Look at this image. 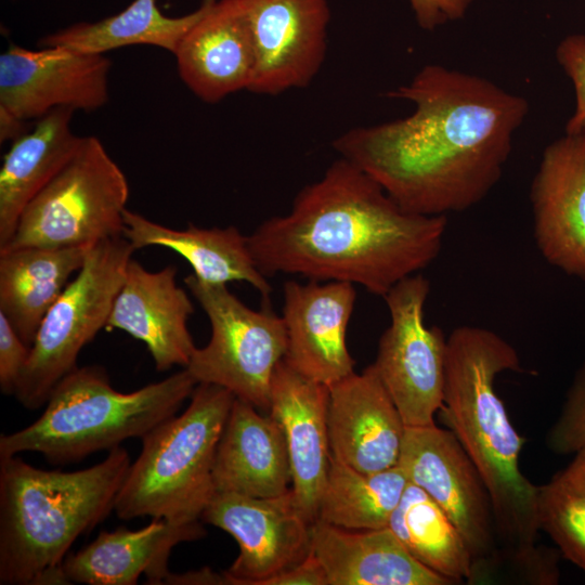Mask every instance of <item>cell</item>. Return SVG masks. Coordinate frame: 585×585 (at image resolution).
Wrapping results in <instances>:
<instances>
[{"label": "cell", "instance_id": "9c48e42d", "mask_svg": "<svg viewBox=\"0 0 585 585\" xmlns=\"http://www.w3.org/2000/svg\"><path fill=\"white\" fill-rule=\"evenodd\" d=\"M184 283L211 327L208 343L195 349L185 368L197 384L220 386L269 411L272 377L287 351L283 317L268 308L247 307L226 285L208 284L194 274Z\"/></svg>", "mask_w": 585, "mask_h": 585}, {"label": "cell", "instance_id": "6da1fadb", "mask_svg": "<svg viewBox=\"0 0 585 585\" xmlns=\"http://www.w3.org/2000/svg\"><path fill=\"white\" fill-rule=\"evenodd\" d=\"M387 96L412 102L414 112L350 129L333 146L403 209L421 216L465 211L484 199L530 109L525 98L486 78L438 64Z\"/></svg>", "mask_w": 585, "mask_h": 585}, {"label": "cell", "instance_id": "44dd1931", "mask_svg": "<svg viewBox=\"0 0 585 585\" xmlns=\"http://www.w3.org/2000/svg\"><path fill=\"white\" fill-rule=\"evenodd\" d=\"M205 535L199 521L153 518L139 530L102 531L89 545L66 556L62 570L68 584L133 585L142 574L148 584H165L172 549Z\"/></svg>", "mask_w": 585, "mask_h": 585}, {"label": "cell", "instance_id": "7402d4cb", "mask_svg": "<svg viewBox=\"0 0 585 585\" xmlns=\"http://www.w3.org/2000/svg\"><path fill=\"white\" fill-rule=\"evenodd\" d=\"M212 481L221 493L271 497L288 492L291 470L280 424L235 398L217 446Z\"/></svg>", "mask_w": 585, "mask_h": 585}, {"label": "cell", "instance_id": "1f68e13d", "mask_svg": "<svg viewBox=\"0 0 585 585\" xmlns=\"http://www.w3.org/2000/svg\"><path fill=\"white\" fill-rule=\"evenodd\" d=\"M547 444L556 454L585 458V362L573 377Z\"/></svg>", "mask_w": 585, "mask_h": 585}, {"label": "cell", "instance_id": "e0dca14e", "mask_svg": "<svg viewBox=\"0 0 585 585\" xmlns=\"http://www.w3.org/2000/svg\"><path fill=\"white\" fill-rule=\"evenodd\" d=\"M328 388L332 457L365 473L398 466L406 426L374 365Z\"/></svg>", "mask_w": 585, "mask_h": 585}, {"label": "cell", "instance_id": "d6a6232c", "mask_svg": "<svg viewBox=\"0 0 585 585\" xmlns=\"http://www.w3.org/2000/svg\"><path fill=\"white\" fill-rule=\"evenodd\" d=\"M556 60L575 91V109L566 125V132H585V35L564 37L556 48Z\"/></svg>", "mask_w": 585, "mask_h": 585}, {"label": "cell", "instance_id": "3957f363", "mask_svg": "<svg viewBox=\"0 0 585 585\" xmlns=\"http://www.w3.org/2000/svg\"><path fill=\"white\" fill-rule=\"evenodd\" d=\"M521 370L516 349L495 332L463 325L447 337L442 415L489 491L498 548L534 547L537 485L520 469L524 443L495 389L503 372Z\"/></svg>", "mask_w": 585, "mask_h": 585}, {"label": "cell", "instance_id": "2e32d148", "mask_svg": "<svg viewBox=\"0 0 585 585\" xmlns=\"http://www.w3.org/2000/svg\"><path fill=\"white\" fill-rule=\"evenodd\" d=\"M356 292L347 282L287 281L283 320L287 333L284 360L303 376L330 386L354 373L347 327Z\"/></svg>", "mask_w": 585, "mask_h": 585}, {"label": "cell", "instance_id": "8fae6325", "mask_svg": "<svg viewBox=\"0 0 585 585\" xmlns=\"http://www.w3.org/2000/svg\"><path fill=\"white\" fill-rule=\"evenodd\" d=\"M398 466L446 512L473 561L494 555L498 544L489 491L452 430L434 424L406 427Z\"/></svg>", "mask_w": 585, "mask_h": 585}, {"label": "cell", "instance_id": "277c9868", "mask_svg": "<svg viewBox=\"0 0 585 585\" xmlns=\"http://www.w3.org/2000/svg\"><path fill=\"white\" fill-rule=\"evenodd\" d=\"M130 465L122 446L70 472L0 457V584H68V549L114 510Z\"/></svg>", "mask_w": 585, "mask_h": 585}, {"label": "cell", "instance_id": "ffe728a7", "mask_svg": "<svg viewBox=\"0 0 585 585\" xmlns=\"http://www.w3.org/2000/svg\"><path fill=\"white\" fill-rule=\"evenodd\" d=\"M173 55L184 84L206 103L248 91L256 52L239 0H214L182 38Z\"/></svg>", "mask_w": 585, "mask_h": 585}, {"label": "cell", "instance_id": "d4e9b609", "mask_svg": "<svg viewBox=\"0 0 585 585\" xmlns=\"http://www.w3.org/2000/svg\"><path fill=\"white\" fill-rule=\"evenodd\" d=\"M123 236L134 250L148 246L169 248L183 257L202 282L227 285L243 281L269 298L271 286L258 269L247 236L235 226L200 229L193 224L174 230L126 209Z\"/></svg>", "mask_w": 585, "mask_h": 585}, {"label": "cell", "instance_id": "484cf974", "mask_svg": "<svg viewBox=\"0 0 585 585\" xmlns=\"http://www.w3.org/2000/svg\"><path fill=\"white\" fill-rule=\"evenodd\" d=\"M91 246L0 251V312L26 344L31 346L43 317L80 270Z\"/></svg>", "mask_w": 585, "mask_h": 585}, {"label": "cell", "instance_id": "4fadbf2b", "mask_svg": "<svg viewBox=\"0 0 585 585\" xmlns=\"http://www.w3.org/2000/svg\"><path fill=\"white\" fill-rule=\"evenodd\" d=\"M110 66L105 54L11 44L0 55V108L24 121L58 107L99 109L108 101Z\"/></svg>", "mask_w": 585, "mask_h": 585}, {"label": "cell", "instance_id": "74e56055", "mask_svg": "<svg viewBox=\"0 0 585 585\" xmlns=\"http://www.w3.org/2000/svg\"><path fill=\"white\" fill-rule=\"evenodd\" d=\"M26 122L9 112L0 108V140L1 142L8 140H16L25 134Z\"/></svg>", "mask_w": 585, "mask_h": 585}, {"label": "cell", "instance_id": "e575fe53", "mask_svg": "<svg viewBox=\"0 0 585 585\" xmlns=\"http://www.w3.org/2000/svg\"><path fill=\"white\" fill-rule=\"evenodd\" d=\"M417 24L425 30H434L448 22L460 20L473 0H406Z\"/></svg>", "mask_w": 585, "mask_h": 585}, {"label": "cell", "instance_id": "5b68a950", "mask_svg": "<svg viewBox=\"0 0 585 585\" xmlns=\"http://www.w3.org/2000/svg\"><path fill=\"white\" fill-rule=\"evenodd\" d=\"M197 381L186 368L131 392L116 390L106 370L77 367L53 389L40 417L0 435V457L32 452L54 465L76 463L143 438L177 414Z\"/></svg>", "mask_w": 585, "mask_h": 585}, {"label": "cell", "instance_id": "ba28073f", "mask_svg": "<svg viewBox=\"0 0 585 585\" xmlns=\"http://www.w3.org/2000/svg\"><path fill=\"white\" fill-rule=\"evenodd\" d=\"M127 177L96 136H83L61 171L29 202L2 250L91 246L123 235Z\"/></svg>", "mask_w": 585, "mask_h": 585}, {"label": "cell", "instance_id": "8d00e7d4", "mask_svg": "<svg viewBox=\"0 0 585 585\" xmlns=\"http://www.w3.org/2000/svg\"><path fill=\"white\" fill-rule=\"evenodd\" d=\"M165 584H213V585H224L230 584L229 578L224 572L217 573L207 568L195 571L186 572L182 574L171 573L166 580Z\"/></svg>", "mask_w": 585, "mask_h": 585}, {"label": "cell", "instance_id": "836d02e7", "mask_svg": "<svg viewBox=\"0 0 585 585\" xmlns=\"http://www.w3.org/2000/svg\"><path fill=\"white\" fill-rule=\"evenodd\" d=\"M30 353L26 344L0 312V389L4 394H15Z\"/></svg>", "mask_w": 585, "mask_h": 585}, {"label": "cell", "instance_id": "4dcf8cb0", "mask_svg": "<svg viewBox=\"0 0 585 585\" xmlns=\"http://www.w3.org/2000/svg\"><path fill=\"white\" fill-rule=\"evenodd\" d=\"M558 550L537 547L511 551L497 548L493 556L473 561L469 583L492 581L503 572V580L552 585L559 581Z\"/></svg>", "mask_w": 585, "mask_h": 585}, {"label": "cell", "instance_id": "cb8c5ba5", "mask_svg": "<svg viewBox=\"0 0 585 585\" xmlns=\"http://www.w3.org/2000/svg\"><path fill=\"white\" fill-rule=\"evenodd\" d=\"M74 109L58 107L13 141L0 169V248L13 237L29 202L74 156L83 136L70 121Z\"/></svg>", "mask_w": 585, "mask_h": 585}, {"label": "cell", "instance_id": "5bb4252c", "mask_svg": "<svg viewBox=\"0 0 585 585\" xmlns=\"http://www.w3.org/2000/svg\"><path fill=\"white\" fill-rule=\"evenodd\" d=\"M251 30L256 68L249 92L276 95L308 87L327 50V0H239Z\"/></svg>", "mask_w": 585, "mask_h": 585}, {"label": "cell", "instance_id": "52a82bcc", "mask_svg": "<svg viewBox=\"0 0 585 585\" xmlns=\"http://www.w3.org/2000/svg\"><path fill=\"white\" fill-rule=\"evenodd\" d=\"M134 248L123 236L92 245L83 264L43 317L15 391L27 410L46 405L56 385L77 368L82 348L106 327Z\"/></svg>", "mask_w": 585, "mask_h": 585}, {"label": "cell", "instance_id": "f546056e", "mask_svg": "<svg viewBox=\"0 0 585 585\" xmlns=\"http://www.w3.org/2000/svg\"><path fill=\"white\" fill-rule=\"evenodd\" d=\"M537 521L559 552L585 571V458L572 461L537 486Z\"/></svg>", "mask_w": 585, "mask_h": 585}, {"label": "cell", "instance_id": "d590c367", "mask_svg": "<svg viewBox=\"0 0 585 585\" xmlns=\"http://www.w3.org/2000/svg\"><path fill=\"white\" fill-rule=\"evenodd\" d=\"M264 585H328L326 573L311 554L299 564L268 580Z\"/></svg>", "mask_w": 585, "mask_h": 585}, {"label": "cell", "instance_id": "30bf717a", "mask_svg": "<svg viewBox=\"0 0 585 585\" xmlns=\"http://www.w3.org/2000/svg\"><path fill=\"white\" fill-rule=\"evenodd\" d=\"M430 283L416 273L385 296L390 324L373 363L406 427L433 425L443 404L447 338L425 324Z\"/></svg>", "mask_w": 585, "mask_h": 585}, {"label": "cell", "instance_id": "83f0119b", "mask_svg": "<svg viewBox=\"0 0 585 585\" xmlns=\"http://www.w3.org/2000/svg\"><path fill=\"white\" fill-rule=\"evenodd\" d=\"M388 528L425 567L454 584L469 582L470 550L446 512L422 489L407 482Z\"/></svg>", "mask_w": 585, "mask_h": 585}, {"label": "cell", "instance_id": "7c38bea8", "mask_svg": "<svg viewBox=\"0 0 585 585\" xmlns=\"http://www.w3.org/2000/svg\"><path fill=\"white\" fill-rule=\"evenodd\" d=\"M202 520L234 537L239 552L224 571L231 585L264 583L312 550V524L290 489L271 497L214 492Z\"/></svg>", "mask_w": 585, "mask_h": 585}, {"label": "cell", "instance_id": "f1b7e54d", "mask_svg": "<svg viewBox=\"0 0 585 585\" xmlns=\"http://www.w3.org/2000/svg\"><path fill=\"white\" fill-rule=\"evenodd\" d=\"M407 482L399 466L365 473L332 457L317 520L349 530L386 528Z\"/></svg>", "mask_w": 585, "mask_h": 585}, {"label": "cell", "instance_id": "ac0fdd59", "mask_svg": "<svg viewBox=\"0 0 585 585\" xmlns=\"http://www.w3.org/2000/svg\"><path fill=\"white\" fill-rule=\"evenodd\" d=\"M328 400V386L303 376L284 359L277 364L271 382L269 412L283 430L291 490L311 523L318 518L332 459Z\"/></svg>", "mask_w": 585, "mask_h": 585}, {"label": "cell", "instance_id": "8992f818", "mask_svg": "<svg viewBox=\"0 0 585 585\" xmlns=\"http://www.w3.org/2000/svg\"><path fill=\"white\" fill-rule=\"evenodd\" d=\"M186 410L158 424L142 439L115 502L123 520L164 518L197 522L214 494L212 467L235 395L197 384Z\"/></svg>", "mask_w": 585, "mask_h": 585}, {"label": "cell", "instance_id": "d6986e66", "mask_svg": "<svg viewBox=\"0 0 585 585\" xmlns=\"http://www.w3.org/2000/svg\"><path fill=\"white\" fill-rule=\"evenodd\" d=\"M176 275L174 265L151 272L131 258L106 323L142 341L158 372L185 368L196 349L187 325L194 307Z\"/></svg>", "mask_w": 585, "mask_h": 585}, {"label": "cell", "instance_id": "7a4b0ae2", "mask_svg": "<svg viewBox=\"0 0 585 585\" xmlns=\"http://www.w3.org/2000/svg\"><path fill=\"white\" fill-rule=\"evenodd\" d=\"M446 225V216L403 209L340 157L297 194L287 213L262 222L247 240L265 276L347 282L384 297L437 259Z\"/></svg>", "mask_w": 585, "mask_h": 585}, {"label": "cell", "instance_id": "603a6c76", "mask_svg": "<svg viewBox=\"0 0 585 585\" xmlns=\"http://www.w3.org/2000/svg\"><path fill=\"white\" fill-rule=\"evenodd\" d=\"M312 554L328 585L454 584L412 557L388 526L349 530L316 520Z\"/></svg>", "mask_w": 585, "mask_h": 585}, {"label": "cell", "instance_id": "9a60e30c", "mask_svg": "<svg viewBox=\"0 0 585 585\" xmlns=\"http://www.w3.org/2000/svg\"><path fill=\"white\" fill-rule=\"evenodd\" d=\"M530 200L543 258L585 281V132H566L545 147Z\"/></svg>", "mask_w": 585, "mask_h": 585}, {"label": "cell", "instance_id": "4316f807", "mask_svg": "<svg viewBox=\"0 0 585 585\" xmlns=\"http://www.w3.org/2000/svg\"><path fill=\"white\" fill-rule=\"evenodd\" d=\"M214 0H203L193 12L171 17L158 8L157 0H133L125 10L96 22H79L38 41L39 47H65L105 54L135 44L165 49L172 54L191 27Z\"/></svg>", "mask_w": 585, "mask_h": 585}]
</instances>
